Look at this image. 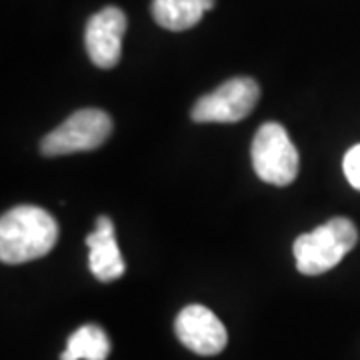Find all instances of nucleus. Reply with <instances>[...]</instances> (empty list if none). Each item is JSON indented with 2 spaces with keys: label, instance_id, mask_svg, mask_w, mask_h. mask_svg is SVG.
<instances>
[{
  "label": "nucleus",
  "instance_id": "f257e3e1",
  "mask_svg": "<svg viewBox=\"0 0 360 360\" xmlns=\"http://www.w3.org/2000/svg\"><path fill=\"white\" fill-rule=\"evenodd\" d=\"M58 240V222L40 206L11 208L0 220V260L25 264L46 257Z\"/></svg>",
  "mask_w": 360,
  "mask_h": 360
},
{
  "label": "nucleus",
  "instance_id": "f03ea898",
  "mask_svg": "<svg viewBox=\"0 0 360 360\" xmlns=\"http://www.w3.org/2000/svg\"><path fill=\"white\" fill-rule=\"evenodd\" d=\"M359 243L356 224L347 217H335L312 232L295 240L296 269L307 276H319L333 270Z\"/></svg>",
  "mask_w": 360,
  "mask_h": 360
},
{
  "label": "nucleus",
  "instance_id": "7ed1b4c3",
  "mask_svg": "<svg viewBox=\"0 0 360 360\" xmlns=\"http://www.w3.org/2000/svg\"><path fill=\"white\" fill-rule=\"evenodd\" d=\"M250 156L258 179L272 186H288L298 176V150L278 122H264L257 130Z\"/></svg>",
  "mask_w": 360,
  "mask_h": 360
},
{
  "label": "nucleus",
  "instance_id": "20e7f679",
  "mask_svg": "<svg viewBox=\"0 0 360 360\" xmlns=\"http://www.w3.org/2000/svg\"><path fill=\"white\" fill-rule=\"evenodd\" d=\"M112 132V118L98 108H82L49 132L40 142L44 156H65L72 153H89L108 141Z\"/></svg>",
  "mask_w": 360,
  "mask_h": 360
},
{
  "label": "nucleus",
  "instance_id": "39448f33",
  "mask_svg": "<svg viewBox=\"0 0 360 360\" xmlns=\"http://www.w3.org/2000/svg\"><path fill=\"white\" fill-rule=\"evenodd\" d=\"M260 98L257 80L238 77L226 80L194 104V122H238L250 115Z\"/></svg>",
  "mask_w": 360,
  "mask_h": 360
},
{
  "label": "nucleus",
  "instance_id": "423d86ee",
  "mask_svg": "<svg viewBox=\"0 0 360 360\" xmlns=\"http://www.w3.org/2000/svg\"><path fill=\"white\" fill-rule=\"evenodd\" d=\"M127 32V14L116 6H106L90 16L84 30V46L92 65L115 68L122 54V37Z\"/></svg>",
  "mask_w": 360,
  "mask_h": 360
},
{
  "label": "nucleus",
  "instance_id": "0eeeda50",
  "mask_svg": "<svg viewBox=\"0 0 360 360\" xmlns=\"http://www.w3.org/2000/svg\"><path fill=\"white\" fill-rule=\"evenodd\" d=\"M174 333L179 340L200 356H214L226 347V328L220 319L200 304L182 309L174 321Z\"/></svg>",
  "mask_w": 360,
  "mask_h": 360
},
{
  "label": "nucleus",
  "instance_id": "6e6552de",
  "mask_svg": "<svg viewBox=\"0 0 360 360\" xmlns=\"http://www.w3.org/2000/svg\"><path fill=\"white\" fill-rule=\"evenodd\" d=\"M89 246V266L90 272L101 283H112L120 278L127 270L124 258L120 255V248L116 245L115 224L108 217H98L94 231L86 236Z\"/></svg>",
  "mask_w": 360,
  "mask_h": 360
},
{
  "label": "nucleus",
  "instance_id": "1a4fd4ad",
  "mask_svg": "<svg viewBox=\"0 0 360 360\" xmlns=\"http://www.w3.org/2000/svg\"><path fill=\"white\" fill-rule=\"evenodd\" d=\"M212 8L214 0H155L150 13L158 26L172 32H182L198 25L202 14Z\"/></svg>",
  "mask_w": 360,
  "mask_h": 360
},
{
  "label": "nucleus",
  "instance_id": "9d476101",
  "mask_svg": "<svg viewBox=\"0 0 360 360\" xmlns=\"http://www.w3.org/2000/svg\"><path fill=\"white\" fill-rule=\"evenodd\" d=\"M108 354L110 340L106 333L96 324H84L68 336L60 360H106Z\"/></svg>",
  "mask_w": 360,
  "mask_h": 360
},
{
  "label": "nucleus",
  "instance_id": "9b49d317",
  "mask_svg": "<svg viewBox=\"0 0 360 360\" xmlns=\"http://www.w3.org/2000/svg\"><path fill=\"white\" fill-rule=\"evenodd\" d=\"M342 168H345V176L350 182V186L360 193V144L352 146L345 155Z\"/></svg>",
  "mask_w": 360,
  "mask_h": 360
}]
</instances>
